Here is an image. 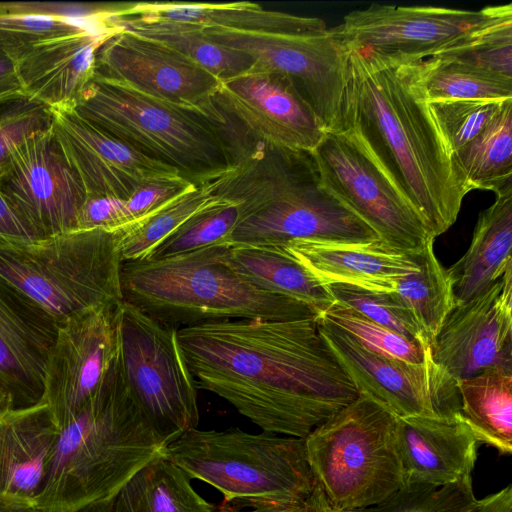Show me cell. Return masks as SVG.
<instances>
[{"label": "cell", "instance_id": "cell-1", "mask_svg": "<svg viewBox=\"0 0 512 512\" xmlns=\"http://www.w3.org/2000/svg\"><path fill=\"white\" fill-rule=\"evenodd\" d=\"M178 341L197 387L264 432L305 438L359 394L317 316L206 322L178 329Z\"/></svg>", "mask_w": 512, "mask_h": 512}, {"label": "cell", "instance_id": "cell-2", "mask_svg": "<svg viewBox=\"0 0 512 512\" xmlns=\"http://www.w3.org/2000/svg\"><path fill=\"white\" fill-rule=\"evenodd\" d=\"M347 49L340 132L350 133L362 145L435 239L456 222L466 194L415 82L413 63Z\"/></svg>", "mask_w": 512, "mask_h": 512}, {"label": "cell", "instance_id": "cell-3", "mask_svg": "<svg viewBox=\"0 0 512 512\" xmlns=\"http://www.w3.org/2000/svg\"><path fill=\"white\" fill-rule=\"evenodd\" d=\"M166 446L130 393L118 359L102 388L59 430L37 509L77 512L109 501Z\"/></svg>", "mask_w": 512, "mask_h": 512}, {"label": "cell", "instance_id": "cell-4", "mask_svg": "<svg viewBox=\"0 0 512 512\" xmlns=\"http://www.w3.org/2000/svg\"><path fill=\"white\" fill-rule=\"evenodd\" d=\"M123 300L176 329L235 320H291L317 316L308 306L255 287L219 244L158 260L123 262Z\"/></svg>", "mask_w": 512, "mask_h": 512}, {"label": "cell", "instance_id": "cell-5", "mask_svg": "<svg viewBox=\"0 0 512 512\" xmlns=\"http://www.w3.org/2000/svg\"><path fill=\"white\" fill-rule=\"evenodd\" d=\"M165 455L190 479L221 492L224 502L296 504L318 487L304 438L194 428L168 444Z\"/></svg>", "mask_w": 512, "mask_h": 512}, {"label": "cell", "instance_id": "cell-6", "mask_svg": "<svg viewBox=\"0 0 512 512\" xmlns=\"http://www.w3.org/2000/svg\"><path fill=\"white\" fill-rule=\"evenodd\" d=\"M398 417L359 393L305 438L313 477L335 512H358L406 486Z\"/></svg>", "mask_w": 512, "mask_h": 512}, {"label": "cell", "instance_id": "cell-7", "mask_svg": "<svg viewBox=\"0 0 512 512\" xmlns=\"http://www.w3.org/2000/svg\"><path fill=\"white\" fill-rule=\"evenodd\" d=\"M114 232L74 230L30 243L0 241V278L56 326L123 301Z\"/></svg>", "mask_w": 512, "mask_h": 512}, {"label": "cell", "instance_id": "cell-8", "mask_svg": "<svg viewBox=\"0 0 512 512\" xmlns=\"http://www.w3.org/2000/svg\"><path fill=\"white\" fill-rule=\"evenodd\" d=\"M73 108L85 120L193 182L232 168L228 151L205 117L95 73Z\"/></svg>", "mask_w": 512, "mask_h": 512}, {"label": "cell", "instance_id": "cell-9", "mask_svg": "<svg viewBox=\"0 0 512 512\" xmlns=\"http://www.w3.org/2000/svg\"><path fill=\"white\" fill-rule=\"evenodd\" d=\"M124 381L166 445L199 423L198 387L178 341V329L126 301L116 308Z\"/></svg>", "mask_w": 512, "mask_h": 512}, {"label": "cell", "instance_id": "cell-10", "mask_svg": "<svg viewBox=\"0 0 512 512\" xmlns=\"http://www.w3.org/2000/svg\"><path fill=\"white\" fill-rule=\"evenodd\" d=\"M511 16L510 3L481 10L372 4L331 30L347 48L406 64L438 56Z\"/></svg>", "mask_w": 512, "mask_h": 512}, {"label": "cell", "instance_id": "cell-11", "mask_svg": "<svg viewBox=\"0 0 512 512\" xmlns=\"http://www.w3.org/2000/svg\"><path fill=\"white\" fill-rule=\"evenodd\" d=\"M323 185L386 245L420 252L435 240L422 217L348 132H327L311 152Z\"/></svg>", "mask_w": 512, "mask_h": 512}, {"label": "cell", "instance_id": "cell-12", "mask_svg": "<svg viewBox=\"0 0 512 512\" xmlns=\"http://www.w3.org/2000/svg\"><path fill=\"white\" fill-rule=\"evenodd\" d=\"M214 42L247 54L260 69L288 77L327 132H340L348 83V49L331 29L261 33L204 28Z\"/></svg>", "mask_w": 512, "mask_h": 512}, {"label": "cell", "instance_id": "cell-13", "mask_svg": "<svg viewBox=\"0 0 512 512\" xmlns=\"http://www.w3.org/2000/svg\"><path fill=\"white\" fill-rule=\"evenodd\" d=\"M295 240L381 241L323 185L312 153L272 197L240 215L226 244L283 246Z\"/></svg>", "mask_w": 512, "mask_h": 512}, {"label": "cell", "instance_id": "cell-14", "mask_svg": "<svg viewBox=\"0 0 512 512\" xmlns=\"http://www.w3.org/2000/svg\"><path fill=\"white\" fill-rule=\"evenodd\" d=\"M319 332L358 393L397 417L450 416L460 413L456 380L436 364L428 350L421 363L373 353L317 316Z\"/></svg>", "mask_w": 512, "mask_h": 512}, {"label": "cell", "instance_id": "cell-15", "mask_svg": "<svg viewBox=\"0 0 512 512\" xmlns=\"http://www.w3.org/2000/svg\"><path fill=\"white\" fill-rule=\"evenodd\" d=\"M118 304L87 309L56 326L40 401L47 405L59 430L102 388L117 367Z\"/></svg>", "mask_w": 512, "mask_h": 512}, {"label": "cell", "instance_id": "cell-16", "mask_svg": "<svg viewBox=\"0 0 512 512\" xmlns=\"http://www.w3.org/2000/svg\"><path fill=\"white\" fill-rule=\"evenodd\" d=\"M0 186L42 239L76 230L86 194L51 127L28 135L11 150Z\"/></svg>", "mask_w": 512, "mask_h": 512}, {"label": "cell", "instance_id": "cell-17", "mask_svg": "<svg viewBox=\"0 0 512 512\" xmlns=\"http://www.w3.org/2000/svg\"><path fill=\"white\" fill-rule=\"evenodd\" d=\"M217 99L257 139L312 152L327 133L313 108L286 76L252 68L221 81Z\"/></svg>", "mask_w": 512, "mask_h": 512}, {"label": "cell", "instance_id": "cell-18", "mask_svg": "<svg viewBox=\"0 0 512 512\" xmlns=\"http://www.w3.org/2000/svg\"><path fill=\"white\" fill-rule=\"evenodd\" d=\"M95 73L199 114L221 83L175 51L121 28L98 48Z\"/></svg>", "mask_w": 512, "mask_h": 512}, {"label": "cell", "instance_id": "cell-19", "mask_svg": "<svg viewBox=\"0 0 512 512\" xmlns=\"http://www.w3.org/2000/svg\"><path fill=\"white\" fill-rule=\"evenodd\" d=\"M431 356L455 380L488 368H512V267L448 315Z\"/></svg>", "mask_w": 512, "mask_h": 512}, {"label": "cell", "instance_id": "cell-20", "mask_svg": "<svg viewBox=\"0 0 512 512\" xmlns=\"http://www.w3.org/2000/svg\"><path fill=\"white\" fill-rule=\"evenodd\" d=\"M50 111L54 137L86 196L111 195L127 200L144 181L181 175L94 126L73 106Z\"/></svg>", "mask_w": 512, "mask_h": 512}, {"label": "cell", "instance_id": "cell-21", "mask_svg": "<svg viewBox=\"0 0 512 512\" xmlns=\"http://www.w3.org/2000/svg\"><path fill=\"white\" fill-rule=\"evenodd\" d=\"M119 30L92 25L34 44L14 62L26 96L49 109L73 106L95 75L98 48Z\"/></svg>", "mask_w": 512, "mask_h": 512}, {"label": "cell", "instance_id": "cell-22", "mask_svg": "<svg viewBox=\"0 0 512 512\" xmlns=\"http://www.w3.org/2000/svg\"><path fill=\"white\" fill-rule=\"evenodd\" d=\"M56 325L0 278V387L13 408L38 403Z\"/></svg>", "mask_w": 512, "mask_h": 512}, {"label": "cell", "instance_id": "cell-23", "mask_svg": "<svg viewBox=\"0 0 512 512\" xmlns=\"http://www.w3.org/2000/svg\"><path fill=\"white\" fill-rule=\"evenodd\" d=\"M279 247L323 286L394 292L402 277L419 268L418 253H406L382 241L295 240Z\"/></svg>", "mask_w": 512, "mask_h": 512}, {"label": "cell", "instance_id": "cell-24", "mask_svg": "<svg viewBox=\"0 0 512 512\" xmlns=\"http://www.w3.org/2000/svg\"><path fill=\"white\" fill-rule=\"evenodd\" d=\"M397 437L406 485L440 487L472 475L478 442L461 413L398 417Z\"/></svg>", "mask_w": 512, "mask_h": 512}, {"label": "cell", "instance_id": "cell-25", "mask_svg": "<svg viewBox=\"0 0 512 512\" xmlns=\"http://www.w3.org/2000/svg\"><path fill=\"white\" fill-rule=\"evenodd\" d=\"M58 434L42 401L0 411V500L37 508Z\"/></svg>", "mask_w": 512, "mask_h": 512}, {"label": "cell", "instance_id": "cell-26", "mask_svg": "<svg viewBox=\"0 0 512 512\" xmlns=\"http://www.w3.org/2000/svg\"><path fill=\"white\" fill-rule=\"evenodd\" d=\"M110 16L261 33H304L329 29L320 18L266 10L251 2L225 4L128 2L118 3Z\"/></svg>", "mask_w": 512, "mask_h": 512}, {"label": "cell", "instance_id": "cell-27", "mask_svg": "<svg viewBox=\"0 0 512 512\" xmlns=\"http://www.w3.org/2000/svg\"><path fill=\"white\" fill-rule=\"evenodd\" d=\"M496 196L479 215L466 252L446 269L456 306L484 292L512 267V190Z\"/></svg>", "mask_w": 512, "mask_h": 512}, {"label": "cell", "instance_id": "cell-28", "mask_svg": "<svg viewBox=\"0 0 512 512\" xmlns=\"http://www.w3.org/2000/svg\"><path fill=\"white\" fill-rule=\"evenodd\" d=\"M228 259L255 287L298 301L317 316L334 303L326 287L279 246H228Z\"/></svg>", "mask_w": 512, "mask_h": 512}, {"label": "cell", "instance_id": "cell-29", "mask_svg": "<svg viewBox=\"0 0 512 512\" xmlns=\"http://www.w3.org/2000/svg\"><path fill=\"white\" fill-rule=\"evenodd\" d=\"M460 413L478 443L512 452V368L492 367L456 380Z\"/></svg>", "mask_w": 512, "mask_h": 512}, {"label": "cell", "instance_id": "cell-30", "mask_svg": "<svg viewBox=\"0 0 512 512\" xmlns=\"http://www.w3.org/2000/svg\"><path fill=\"white\" fill-rule=\"evenodd\" d=\"M450 161L465 194L474 189L496 195L512 190V99L478 136L451 154Z\"/></svg>", "mask_w": 512, "mask_h": 512}, {"label": "cell", "instance_id": "cell-31", "mask_svg": "<svg viewBox=\"0 0 512 512\" xmlns=\"http://www.w3.org/2000/svg\"><path fill=\"white\" fill-rule=\"evenodd\" d=\"M111 502L113 512H218L165 453L138 470Z\"/></svg>", "mask_w": 512, "mask_h": 512}, {"label": "cell", "instance_id": "cell-32", "mask_svg": "<svg viewBox=\"0 0 512 512\" xmlns=\"http://www.w3.org/2000/svg\"><path fill=\"white\" fill-rule=\"evenodd\" d=\"M107 20L113 26L175 51L221 81L246 72L254 65L253 59L247 54L208 38L200 26L110 15Z\"/></svg>", "mask_w": 512, "mask_h": 512}, {"label": "cell", "instance_id": "cell-33", "mask_svg": "<svg viewBox=\"0 0 512 512\" xmlns=\"http://www.w3.org/2000/svg\"><path fill=\"white\" fill-rule=\"evenodd\" d=\"M221 176L196 183L152 213L115 231L122 263L145 259L156 245L190 217L225 201L216 194Z\"/></svg>", "mask_w": 512, "mask_h": 512}, {"label": "cell", "instance_id": "cell-34", "mask_svg": "<svg viewBox=\"0 0 512 512\" xmlns=\"http://www.w3.org/2000/svg\"><path fill=\"white\" fill-rule=\"evenodd\" d=\"M413 70L426 102L512 99V78L452 58L435 56L414 62Z\"/></svg>", "mask_w": 512, "mask_h": 512}, {"label": "cell", "instance_id": "cell-35", "mask_svg": "<svg viewBox=\"0 0 512 512\" xmlns=\"http://www.w3.org/2000/svg\"><path fill=\"white\" fill-rule=\"evenodd\" d=\"M418 263L417 271L397 282L394 293L410 310L431 348L456 304L447 270L435 255L434 240L418 252Z\"/></svg>", "mask_w": 512, "mask_h": 512}, {"label": "cell", "instance_id": "cell-36", "mask_svg": "<svg viewBox=\"0 0 512 512\" xmlns=\"http://www.w3.org/2000/svg\"><path fill=\"white\" fill-rule=\"evenodd\" d=\"M239 218L237 202L225 200L204 209L181 224L143 260H158L226 244Z\"/></svg>", "mask_w": 512, "mask_h": 512}, {"label": "cell", "instance_id": "cell-37", "mask_svg": "<svg viewBox=\"0 0 512 512\" xmlns=\"http://www.w3.org/2000/svg\"><path fill=\"white\" fill-rule=\"evenodd\" d=\"M101 24H107L103 13L71 18L39 12H10L0 7V56L14 63L41 40Z\"/></svg>", "mask_w": 512, "mask_h": 512}, {"label": "cell", "instance_id": "cell-38", "mask_svg": "<svg viewBox=\"0 0 512 512\" xmlns=\"http://www.w3.org/2000/svg\"><path fill=\"white\" fill-rule=\"evenodd\" d=\"M318 316L345 332L367 350L388 358L421 363L430 350V347H424L337 303H333Z\"/></svg>", "mask_w": 512, "mask_h": 512}, {"label": "cell", "instance_id": "cell-39", "mask_svg": "<svg viewBox=\"0 0 512 512\" xmlns=\"http://www.w3.org/2000/svg\"><path fill=\"white\" fill-rule=\"evenodd\" d=\"M325 287L334 303L351 308L424 347H430L412 313L394 292L372 291L347 285Z\"/></svg>", "mask_w": 512, "mask_h": 512}, {"label": "cell", "instance_id": "cell-40", "mask_svg": "<svg viewBox=\"0 0 512 512\" xmlns=\"http://www.w3.org/2000/svg\"><path fill=\"white\" fill-rule=\"evenodd\" d=\"M507 100L427 102L430 115L449 156L478 136Z\"/></svg>", "mask_w": 512, "mask_h": 512}, {"label": "cell", "instance_id": "cell-41", "mask_svg": "<svg viewBox=\"0 0 512 512\" xmlns=\"http://www.w3.org/2000/svg\"><path fill=\"white\" fill-rule=\"evenodd\" d=\"M478 501L470 475L440 487L406 485L378 505L358 512H471Z\"/></svg>", "mask_w": 512, "mask_h": 512}, {"label": "cell", "instance_id": "cell-42", "mask_svg": "<svg viewBox=\"0 0 512 512\" xmlns=\"http://www.w3.org/2000/svg\"><path fill=\"white\" fill-rule=\"evenodd\" d=\"M438 56L512 78V16Z\"/></svg>", "mask_w": 512, "mask_h": 512}, {"label": "cell", "instance_id": "cell-43", "mask_svg": "<svg viewBox=\"0 0 512 512\" xmlns=\"http://www.w3.org/2000/svg\"><path fill=\"white\" fill-rule=\"evenodd\" d=\"M50 109L28 97L0 104V172L11 150L28 135L51 127Z\"/></svg>", "mask_w": 512, "mask_h": 512}, {"label": "cell", "instance_id": "cell-44", "mask_svg": "<svg viewBox=\"0 0 512 512\" xmlns=\"http://www.w3.org/2000/svg\"><path fill=\"white\" fill-rule=\"evenodd\" d=\"M196 183L198 182L181 175L158 177L142 182L125 201L123 227L152 213Z\"/></svg>", "mask_w": 512, "mask_h": 512}, {"label": "cell", "instance_id": "cell-45", "mask_svg": "<svg viewBox=\"0 0 512 512\" xmlns=\"http://www.w3.org/2000/svg\"><path fill=\"white\" fill-rule=\"evenodd\" d=\"M125 201L111 195L86 196L77 217L76 230H119L124 225Z\"/></svg>", "mask_w": 512, "mask_h": 512}, {"label": "cell", "instance_id": "cell-46", "mask_svg": "<svg viewBox=\"0 0 512 512\" xmlns=\"http://www.w3.org/2000/svg\"><path fill=\"white\" fill-rule=\"evenodd\" d=\"M218 512H335L318 486L306 501L296 504H273L261 502H224Z\"/></svg>", "mask_w": 512, "mask_h": 512}, {"label": "cell", "instance_id": "cell-47", "mask_svg": "<svg viewBox=\"0 0 512 512\" xmlns=\"http://www.w3.org/2000/svg\"><path fill=\"white\" fill-rule=\"evenodd\" d=\"M40 239L42 238L19 213L0 186V241L30 243Z\"/></svg>", "mask_w": 512, "mask_h": 512}, {"label": "cell", "instance_id": "cell-48", "mask_svg": "<svg viewBox=\"0 0 512 512\" xmlns=\"http://www.w3.org/2000/svg\"><path fill=\"white\" fill-rule=\"evenodd\" d=\"M25 97L15 64L0 56V104Z\"/></svg>", "mask_w": 512, "mask_h": 512}, {"label": "cell", "instance_id": "cell-49", "mask_svg": "<svg viewBox=\"0 0 512 512\" xmlns=\"http://www.w3.org/2000/svg\"><path fill=\"white\" fill-rule=\"evenodd\" d=\"M471 512H512L511 485L479 499L478 504Z\"/></svg>", "mask_w": 512, "mask_h": 512}, {"label": "cell", "instance_id": "cell-50", "mask_svg": "<svg viewBox=\"0 0 512 512\" xmlns=\"http://www.w3.org/2000/svg\"><path fill=\"white\" fill-rule=\"evenodd\" d=\"M0 512H42L37 508L24 507L0 500Z\"/></svg>", "mask_w": 512, "mask_h": 512}, {"label": "cell", "instance_id": "cell-51", "mask_svg": "<svg viewBox=\"0 0 512 512\" xmlns=\"http://www.w3.org/2000/svg\"><path fill=\"white\" fill-rule=\"evenodd\" d=\"M111 500L88 505L77 512H113Z\"/></svg>", "mask_w": 512, "mask_h": 512}, {"label": "cell", "instance_id": "cell-52", "mask_svg": "<svg viewBox=\"0 0 512 512\" xmlns=\"http://www.w3.org/2000/svg\"><path fill=\"white\" fill-rule=\"evenodd\" d=\"M8 407H12V403L7 394L0 387V411Z\"/></svg>", "mask_w": 512, "mask_h": 512}]
</instances>
